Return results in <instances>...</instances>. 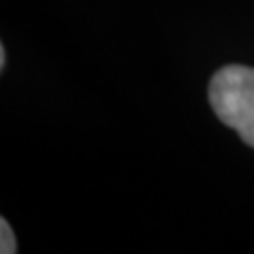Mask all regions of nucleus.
Masks as SVG:
<instances>
[{
    "label": "nucleus",
    "instance_id": "f257e3e1",
    "mask_svg": "<svg viewBox=\"0 0 254 254\" xmlns=\"http://www.w3.org/2000/svg\"><path fill=\"white\" fill-rule=\"evenodd\" d=\"M208 100L220 121L254 148V68L240 64L220 68L210 81Z\"/></svg>",
    "mask_w": 254,
    "mask_h": 254
},
{
    "label": "nucleus",
    "instance_id": "f03ea898",
    "mask_svg": "<svg viewBox=\"0 0 254 254\" xmlns=\"http://www.w3.org/2000/svg\"><path fill=\"white\" fill-rule=\"evenodd\" d=\"M17 250V242H15L13 229L4 218H0V252L2 254H13Z\"/></svg>",
    "mask_w": 254,
    "mask_h": 254
}]
</instances>
